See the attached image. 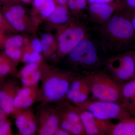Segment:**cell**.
I'll use <instances>...</instances> for the list:
<instances>
[{
  "mask_svg": "<svg viewBox=\"0 0 135 135\" xmlns=\"http://www.w3.org/2000/svg\"><path fill=\"white\" fill-rule=\"evenodd\" d=\"M95 28L101 48L112 56L123 53L135 43V32L131 17L122 8L105 23Z\"/></svg>",
  "mask_w": 135,
  "mask_h": 135,
  "instance_id": "cell-1",
  "label": "cell"
},
{
  "mask_svg": "<svg viewBox=\"0 0 135 135\" xmlns=\"http://www.w3.org/2000/svg\"><path fill=\"white\" fill-rule=\"evenodd\" d=\"M84 74L92 99L120 104L121 86L105 71L97 70Z\"/></svg>",
  "mask_w": 135,
  "mask_h": 135,
  "instance_id": "cell-2",
  "label": "cell"
},
{
  "mask_svg": "<svg viewBox=\"0 0 135 135\" xmlns=\"http://www.w3.org/2000/svg\"><path fill=\"white\" fill-rule=\"evenodd\" d=\"M70 59L83 69L84 73L97 70L106 60L99 55L97 44L91 37L84 39L68 54Z\"/></svg>",
  "mask_w": 135,
  "mask_h": 135,
  "instance_id": "cell-3",
  "label": "cell"
},
{
  "mask_svg": "<svg viewBox=\"0 0 135 135\" xmlns=\"http://www.w3.org/2000/svg\"><path fill=\"white\" fill-rule=\"evenodd\" d=\"M134 53H118L110 56L105 60V71L120 86L135 78Z\"/></svg>",
  "mask_w": 135,
  "mask_h": 135,
  "instance_id": "cell-4",
  "label": "cell"
},
{
  "mask_svg": "<svg viewBox=\"0 0 135 135\" xmlns=\"http://www.w3.org/2000/svg\"><path fill=\"white\" fill-rule=\"evenodd\" d=\"M77 105L102 120L120 121L130 117V114L120 104L115 102L88 99Z\"/></svg>",
  "mask_w": 135,
  "mask_h": 135,
  "instance_id": "cell-5",
  "label": "cell"
},
{
  "mask_svg": "<svg viewBox=\"0 0 135 135\" xmlns=\"http://www.w3.org/2000/svg\"><path fill=\"white\" fill-rule=\"evenodd\" d=\"M90 36V31L84 23L66 28L59 36V52L63 55L69 54L80 42Z\"/></svg>",
  "mask_w": 135,
  "mask_h": 135,
  "instance_id": "cell-6",
  "label": "cell"
},
{
  "mask_svg": "<svg viewBox=\"0 0 135 135\" xmlns=\"http://www.w3.org/2000/svg\"><path fill=\"white\" fill-rule=\"evenodd\" d=\"M73 109L79 116L86 135H108L113 124L110 121L99 119L91 113L78 106Z\"/></svg>",
  "mask_w": 135,
  "mask_h": 135,
  "instance_id": "cell-7",
  "label": "cell"
},
{
  "mask_svg": "<svg viewBox=\"0 0 135 135\" xmlns=\"http://www.w3.org/2000/svg\"><path fill=\"white\" fill-rule=\"evenodd\" d=\"M70 77L67 74L60 73L46 81L43 89L45 97L52 101L62 99L70 89Z\"/></svg>",
  "mask_w": 135,
  "mask_h": 135,
  "instance_id": "cell-8",
  "label": "cell"
},
{
  "mask_svg": "<svg viewBox=\"0 0 135 135\" xmlns=\"http://www.w3.org/2000/svg\"><path fill=\"white\" fill-rule=\"evenodd\" d=\"M122 8V1L112 3L89 4L87 13L90 19L97 26L105 23L119 10Z\"/></svg>",
  "mask_w": 135,
  "mask_h": 135,
  "instance_id": "cell-9",
  "label": "cell"
},
{
  "mask_svg": "<svg viewBox=\"0 0 135 135\" xmlns=\"http://www.w3.org/2000/svg\"><path fill=\"white\" fill-rule=\"evenodd\" d=\"M120 104L130 115H135V78L121 86Z\"/></svg>",
  "mask_w": 135,
  "mask_h": 135,
  "instance_id": "cell-10",
  "label": "cell"
},
{
  "mask_svg": "<svg viewBox=\"0 0 135 135\" xmlns=\"http://www.w3.org/2000/svg\"><path fill=\"white\" fill-rule=\"evenodd\" d=\"M109 135H135V116L113 124Z\"/></svg>",
  "mask_w": 135,
  "mask_h": 135,
  "instance_id": "cell-11",
  "label": "cell"
},
{
  "mask_svg": "<svg viewBox=\"0 0 135 135\" xmlns=\"http://www.w3.org/2000/svg\"><path fill=\"white\" fill-rule=\"evenodd\" d=\"M16 124L20 132L22 135L33 134L36 131L35 123L24 115L18 116L16 120Z\"/></svg>",
  "mask_w": 135,
  "mask_h": 135,
  "instance_id": "cell-12",
  "label": "cell"
},
{
  "mask_svg": "<svg viewBox=\"0 0 135 135\" xmlns=\"http://www.w3.org/2000/svg\"><path fill=\"white\" fill-rule=\"evenodd\" d=\"M68 11L64 5H60L56 7L53 14L50 16V20L53 23L63 24L69 21Z\"/></svg>",
  "mask_w": 135,
  "mask_h": 135,
  "instance_id": "cell-13",
  "label": "cell"
},
{
  "mask_svg": "<svg viewBox=\"0 0 135 135\" xmlns=\"http://www.w3.org/2000/svg\"><path fill=\"white\" fill-rule=\"evenodd\" d=\"M59 125V120L57 116L53 115L49 116L42 127L40 134L42 135L55 134L58 129Z\"/></svg>",
  "mask_w": 135,
  "mask_h": 135,
  "instance_id": "cell-14",
  "label": "cell"
},
{
  "mask_svg": "<svg viewBox=\"0 0 135 135\" xmlns=\"http://www.w3.org/2000/svg\"><path fill=\"white\" fill-rule=\"evenodd\" d=\"M87 84L88 83L85 76L82 78L77 79L73 81L71 86L66 94L68 99L72 101L77 94L83 89Z\"/></svg>",
  "mask_w": 135,
  "mask_h": 135,
  "instance_id": "cell-15",
  "label": "cell"
},
{
  "mask_svg": "<svg viewBox=\"0 0 135 135\" xmlns=\"http://www.w3.org/2000/svg\"><path fill=\"white\" fill-rule=\"evenodd\" d=\"M87 0H67L66 4L69 9L77 13V15H84L87 11Z\"/></svg>",
  "mask_w": 135,
  "mask_h": 135,
  "instance_id": "cell-16",
  "label": "cell"
},
{
  "mask_svg": "<svg viewBox=\"0 0 135 135\" xmlns=\"http://www.w3.org/2000/svg\"><path fill=\"white\" fill-rule=\"evenodd\" d=\"M4 16L7 22L17 31H22L25 29L24 22L22 18L12 14L8 10L5 12Z\"/></svg>",
  "mask_w": 135,
  "mask_h": 135,
  "instance_id": "cell-17",
  "label": "cell"
},
{
  "mask_svg": "<svg viewBox=\"0 0 135 135\" xmlns=\"http://www.w3.org/2000/svg\"><path fill=\"white\" fill-rule=\"evenodd\" d=\"M14 99L4 91H0V107L7 113L12 112L14 109Z\"/></svg>",
  "mask_w": 135,
  "mask_h": 135,
  "instance_id": "cell-18",
  "label": "cell"
},
{
  "mask_svg": "<svg viewBox=\"0 0 135 135\" xmlns=\"http://www.w3.org/2000/svg\"><path fill=\"white\" fill-rule=\"evenodd\" d=\"M23 39L20 35H16L9 38L5 42V49H19L22 45Z\"/></svg>",
  "mask_w": 135,
  "mask_h": 135,
  "instance_id": "cell-19",
  "label": "cell"
},
{
  "mask_svg": "<svg viewBox=\"0 0 135 135\" xmlns=\"http://www.w3.org/2000/svg\"><path fill=\"white\" fill-rule=\"evenodd\" d=\"M41 77V74L36 71L32 75L29 77L22 78V83L26 86H33L38 82Z\"/></svg>",
  "mask_w": 135,
  "mask_h": 135,
  "instance_id": "cell-20",
  "label": "cell"
},
{
  "mask_svg": "<svg viewBox=\"0 0 135 135\" xmlns=\"http://www.w3.org/2000/svg\"><path fill=\"white\" fill-rule=\"evenodd\" d=\"M56 7L53 0H48L46 4L41 9L42 15L44 17L50 16L54 12Z\"/></svg>",
  "mask_w": 135,
  "mask_h": 135,
  "instance_id": "cell-21",
  "label": "cell"
},
{
  "mask_svg": "<svg viewBox=\"0 0 135 135\" xmlns=\"http://www.w3.org/2000/svg\"><path fill=\"white\" fill-rule=\"evenodd\" d=\"M38 68V65L37 63L28 64L21 71L20 74L22 78H25L31 76L37 71Z\"/></svg>",
  "mask_w": 135,
  "mask_h": 135,
  "instance_id": "cell-22",
  "label": "cell"
},
{
  "mask_svg": "<svg viewBox=\"0 0 135 135\" xmlns=\"http://www.w3.org/2000/svg\"><path fill=\"white\" fill-rule=\"evenodd\" d=\"M42 59L40 53L33 52L32 53H26L24 55L23 59L27 64L37 63L40 62Z\"/></svg>",
  "mask_w": 135,
  "mask_h": 135,
  "instance_id": "cell-23",
  "label": "cell"
},
{
  "mask_svg": "<svg viewBox=\"0 0 135 135\" xmlns=\"http://www.w3.org/2000/svg\"><path fill=\"white\" fill-rule=\"evenodd\" d=\"M5 53L10 58L14 60H17L20 58L21 56V51L19 49H5Z\"/></svg>",
  "mask_w": 135,
  "mask_h": 135,
  "instance_id": "cell-24",
  "label": "cell"
},
{
  "mask_svg": "<svg viewBox=\"0 0 135 135\" xmlns=\"http://www.w3.org/2000/svg\"><path fill=\"white\" fill-rule=\"evenodd\" d=\"M12 14L23 18L24 16L25 11L23 8L19 5H14L11 7L8 10Z\"/></svg>",
  "mask_w": 135,
  "mask_h": 135,
  "instance_id": "cell-25",
  "label": "cell"
},
{
  "mask_svg": "<svg viewBox=\"0 0 135 135\" xmlns=\"http://www.w3.org/2000/svg\"><path fill=\"white\" fill-rule=\"evenodd\" d=\"M31 92V91L30 88H24L20 89L18 91L17 96L22 100L23 103L25 100L30 97Z\"/></svg>",
  "mask_w": 135,
  "mask_h": 135,
  "instance_id": "cell-26",
  "label": "cell"
},
{
  "mask_svg": "<svg viewBox=\"0 0 135 135\" xmlns=\"http://www.w3.org/2000/svg\"><path fill=\"white\" fill-rule=\"evenodd\" d=\"M32 46L33 52L40 53L42 51L41 42L38 39H34L32 40Z\"/></svg>",
  "mask_w": 135,
  "mask_h": 135,
  "instance_id": "cell-27",
  "label": "cell"
},
{
  "mask_svg": "<svg viewBox=\"0 0 135 135\" xmlns=\"http://www.w3.org/2000/svg\"><path fill=\"white\" fill-rule=\"evenodd\" d=\"M10 67L7 64L3 62L2 57L0 55V75H4L9 72Z\"/></svg>",
  "mask_w": 135,
  "mask_h": 135,
  "instance_id": "cell-28",
  "label": "cell"
},
{
  "mask_svg": "<svg viewBox=\"0 0 135 135\" xmlns=\"http://www.w3.org/2000/svg\"><path fill=\"white\" fill-rule=\"evenodd\" d=\"M122 8L134 10L135 9V0H123L122 2Z\"/></svg>",
  "mask_w": 135,
  "mask_h": 135,
  "instance_id": "cell-29",
  "label": "cell"
},
{
  "mask_svg": "<svg viewBox=\"0 0 135 135\" xmlns=\"http://www.w3.org/2000/svg\"><path fill=\"white\" fill-rule=\"evenodd\" d=\"M10 129V127L8 123H4L0 126V135H7Z\"/></svg>",
  "mask_w": 135,
  "mask_h": 135,
  "instance_id": "cell-30",
  "label": "cell"
},
{
  "mask_svg": "<svg viewBox=\"0 0 135 135\" xmlns=\"http://www.w3.org/2000/svg\"><path fill=\"white\" fill-rule=\"evenodd\" d=\"M41 40L47 44L49 46L52 44L54 41L53 37L48 34L42 35L41 36Z\"/></svg>",
  "mask_w": 135,
  "mask_h": 135,
  "instance_id": "cell-31",
  "label": "cell"
},
{
  "mask_svg": "<svg viewBox=\"0 0 135 135\" xmlns=\"http://www.w3.org/2000/svg\"><path fill=\"white\" fill-rule=\"evenodd\" d=\"M89 4L95 3H112L122 1L121 0H87Z\"/></svg>",
  "mask_w": 135,
  "mask_h": 135,
  "instance_id": "cell-32",
  "label": "cell"
},
{
  "mask_svg": "<svg viewBox=\"0 0 135 135\" xmlns=\"http://www.w3.org/2000/svg\"><path fill=\"white\" fill-rule=\"evenodd\" d=\"M47 1L48 0H34V5L36 8L41 9Z\"/></svg>",
  "mask_w": 135,
  "mask_h": 135,
  "instance_id": "cell-33",
  "label": "cell"
},
{
  "mask_svg": "<svg viewBox=\"0 0 135 135\" xmlns=\"http://www.w3.org/2000/svg\"><path fill=\"white\" fill-rule=\"evenodd\" d=\"M33 103V99L31 97L25 100L22 105V108H27L31 106Z\"/></svg>",
  "mask_w": 135,
  "mask_h": 135,
  "instance_id": "cell-34",
  "label": "cell"
},
{
  "mask_svg": "<svg viewBox=\"0 0 135 135\" xmlns=\"http://www.w3.org/2000/svg\"><path fill=\"white\" fill-rule=\"evenodd\" d=\"M6 113L2 109H0V126L5 123L6 118Z\"/></svg>",
  "mask_w": 135,
  "mask_h": 135,
  "instance_id": "cell-35",
  "label": "cell"
},
{
  "mask_svg": "<svg viewBox=\"0 0 135 135\" xmlns=\"http://www.w3.org/2000/svg\"><path fill=\"white\" fill-rule=\"evenodd\" d=\"M55 134L57 135H70V133L62 129H58L56 131Z\"/></svg>",
  "mask_w": 135,
  "mask_h": 135,
  "instance_id": "cell-36",
  "label": "cell"
},
{
  "mask_svg": "<svg viewBox=\"0 0 135 135\" xmlns=\"http://www.w3.org/2000/svg\"><path fill=\"white\" fill-rule=\"evenodd\" d=\"M41 42L42 50V51H44V52H46L48 50L49 46L47 44L45 43V42L42 41V40L41 41Z\"/></svg>",
  "mask_w": 135,
  "mask_h": 135,
  "instance_id": "cell-37",
  "label": "cell"
},
{
  "mask_svg": "<svg viewBox=\"0 0 135 135\" xmlns=\"http://www.w3.org/2000/svg\"><path fill=\"white\" fill-rule=\"evenodd\" d=\"M131 24L133 26V29L135 32V17L131 16Z\"/></svg>",
  "mask_w": 135,
  "mask_h": 135,
  "instance_id": "cell-38",
  "label": "cell"
},
{
  "mask_svg": "<svg viewBox=\"0 0 135 135\" xmlns=\"http://www.w3.org/2000/svg\"><path fill=\"white\" fill-rule=\"evenodd\" d=\"M60 5H65L66 4L67 0H56Z\"/></svg>",
  "mask_w": 135,
  "mask_h": 135,
  "instance_id": "cell-39",
  "label": "cell"
},
{
  "mask_svg": "<svg viewBox=\"0 0 135 135\" xmlns=\"http://www.w3.org/2000/svg\"><path fill=\"white\" fill-rule=\"evenodd\" d=\"M2 16L1 14V12H0V26H1V25L2 24Z\"/></svg>",
  "mask_w": 135,
  "mask_h": 135,
  "instance_id": "cell-40",
  "label": "cell"
},
{
  "mask_svg": "<svg viewBox=\"0 0 135 135\" xmlns=\"http://www.w3.org/2000/svg\"><path fill=\"white\" fill-rule=\"evenodd\" d=\"M23 2H29L31 1V0H22Z\"/></svg>",
  "mask_w": 135,
  "mask_h": 135,
  "instance_id": "cell-41",
  "label": "cell"
},
{
  "mask_svg": "<svg viewBox=\"0 0 135 135\" xmlns=\"http://www.w3.org/2000/svg\"><path fill=\"white\" fill-rule=\"evenodd\" d=\"M132 16L135 17V9L133 10V14Z\"/></svg>",
  "mask_w": 135,
  "mask_h": 135,
  "instance_id": "cell-42",
  "label": "cell"
},
{
  "mask_svg": "<svg viewBox=\"0 0 135 135\" xmlns=\"http://www.w3.org/2000/svg\"><path fill=\"white\" fill-rule=\"evenodd\" d=\"M134 62L135 63V53H134Z\"/></svg>",
  "mask_w": 135,
  "mask_h": 135,
  "instance_id": "cell-43",
  "label": "cell"
},
{
  "mask_svg": "<svg viewBox=\"0 0 135 135\" xmlns=\"http://www.w3.org/2000/svg\"><path fill=\"white\" fill-rule=\"evenodd\" d=\"M2 1V0H0V1Z\"/></svg>",
  "mask_w": 135,
  "mask_h": 135,
  "instance_id": "cell-44",
  "label": "cell"
}]
</instances>
